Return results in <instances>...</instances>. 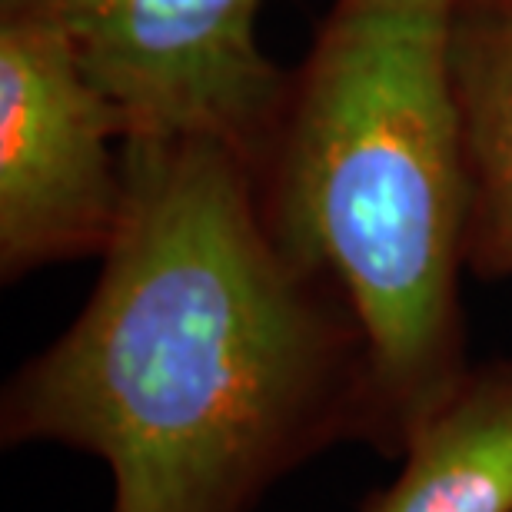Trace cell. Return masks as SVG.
I'll return each mask as SVG.
<instances>
[{"mask_svg": "<svg viewBox=\"0 0 512 512\" xmlns=\"http://www.w3.org/2000/svg\"><path fill=\"white\" fill-rule=\"evenodd\" d=\"M124 210L84 310L20 366L0 443L104 459L110 512H253L370 439L366 336L273 237L250 163L200 137L124 143Z\"/></svg>", "mask_w": 512, "mask_h": 512, "instance_id": "cell-1", "label": "cell"}, {"mask_svg": "<svg viewBox=\"0 0 512 512\" xmlns=\"http://www.w3.org/2000/svg\"><path fill=\"white\" fill-rule=\"evenodd\" d=\"M459 0H333L250 163L280 247L350 306L370 350L366 446L403 459L469 370Z\"/></svg>", "mask_w": 512, "mask_h": 512, "instance_id": "cell-2", "label": "cell"}, {"mask_svg": "<svg viewBox=\"0 0 512 512\" xmlns=\"http://www.w3.org/2000/svg\"><path fill=\"white\" fill-rule=\"evenodd\" d=\"M124 124L67 0H0V280L104 256L124 210Z\"/></svg>", "mask_w": 512, "mask_h": 512, "instance_id": "cell-3", "label": "cell"}, {"mask_svg": "<svg viewBox=\"0 0 512 512\" xmlns=\"http://www.w3.org/2000/svg\"><path fill=\"white\" fill-rule=\"evenodd\" d=\"M263 0H67L124 137L217 140L253 163L286 70L260 44Z\"/></svg>", "mask_w": 512, "mask_h": 512, "instance_id": "cell-4", "label": "cell"}, {"mask_svg": "<svg viewBox=\"0 0 512 512\" xmlns=\"http://www.w3.org/2000/svg\"><path fill=\"white\" fill-rule=\"evenodd\" d=\"M453 77L463 130L466 273L512 280V0H459Z\"/></svg>", "mask_w": 512, "mask_h": 512, "instance_id": "cell-5", "label": "cell"}, {"mask_svg": "<svg viewBox=\"0 0 512 512\" xmlns=\"http://www.w3.org/2000/svg\"><path fill=\"white\" fill-rule=\"evenodd\" d=\"M360 512H512V356L469 366Z\"/></svg>", "mask_w": 512, "mask_h": 512, "instance_id": "cell-6", "label": "cell"}]
</instances>
